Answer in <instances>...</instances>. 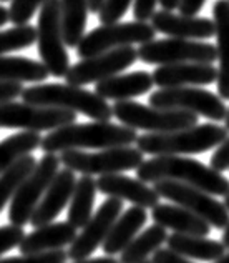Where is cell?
Instances as JSON below:
<instances>
[{"instance_id":"f5cc1de1","label":"cell","mask_w":229,"mask_h":263,"mask_svg":"<svg viewBox=\"0 0 229 263\" xmlns=\"http://www.w3.org/2000/svg\"><path fill=\"white\" fill-rule=\"evenodd\" d=\"M227 2H229V0H227Z\"/></svg>"},{"instance_id":"60d3db41","label":"cell","mask_w":229,"mask_h":263,"mask_svg":"<svg viewBox=\"0 0 229 263\" xmlns=\"http://www.w3.org/2000/svg\"><path fill=\"white\" fill-rule=\"evenodd\" d=\"M206 4V0H181L179 4V13L186 17H196L198 13L203 10V7Z\"/></svg>"},{"instance_id":"4fadbf2b","label":"cell","mask_w":229,"mask_h":263,"mask_svg":"<svg viewBox=\"0 0 229 263\" xmlns=\"http://www.w3.org/2000/svg\"><path fill=\"white\" fill-rule=\"evenodd\" d=\"M76 114L53 107H38L32 103L7 102L0 103V128H22L40 134L44 130H57L72 125Z\"/></svg>"},{"instance_id":"484cf974","label":"cell","mask_w":229,"mask_h":263,"mask_svg":"<svg viewBox=\"0 0 229 263\" xmlns=\"http://www.w3.org/2000/svg\"><path fill=\"white\" fill-rule=\"evenodd\" d=\"M96 180L88 175H81L76 180L73 195L68 209V223L75 228H83L93 217V205L96 195Z\"/></svg>"},{"instance_id":"cb8c5ba5","label":"cell","mask_w":229,"mask_h":263,"mask_svg":"<svg viewBox=\"0 0 229 263\" xmlns=\"http://www.w3.org/2000/svg\"><path fill=\"white\" fill-rule=\"evenodd\" d=\"M147 218L148 213L141 206H131V209L124 210L120 218L115 221L107 240L103 241L101 247L105 255L113 257V255L121 253L135 240L136 233L144 227Z\"/></svg>"},{"instance_id":"f35d334b","label":"cell","mask_w":229,"mask_h":263,"mask_svg":"<svg viewBox=\"0 0 229 263\" xmlns=\"http://www.w3.org/2000/svg\"><path fill=\"white\" fill-rule=\"evenodd\" d=\"M24 85L18 82H0V103L13 102L17 97H22Z\"/></svg>"},{"instance_id":"1f68e13d","label":"cell","mask_w":229,"mask_h":263,"mask_svg":"<svg viewBox=\"0 0 229 263\" xmlns=\"http://www.w3.org/2000/svg\"><path fill=\"white\" fill-rule=\"evenodd\" d=\"M37 42V29L32 25H18L0 30V55L29 48Z\"/></svg>"},{"instance_id":"836d02e7","label":"cell","mask_w":229,"mask_h":263,"mask_svg":"<svg viewBox=\"0 0 229 263\" xmlns=\"http://www.w3.org/2000/svg\"><path fill=\"white\" fill-rule=\"evenodd\" d=\"M131 2L135 0H105L101 10L98 12V18L103 25L118 24L121 17L128 12Z\"/></svg>"},{"instance_id":"7402d4cb","label":"cell","mask_w":229,"mask_h":263,"mask_svg":"<svg viewBox=\"0 0 229 263\" xmlns=\"http://www.w3.org/2000/svg\"><path fill=\"white\" fill-rule=\"evenodd\" d=\"M213 22L216 29V52L219 60L218 68V93L229 100V2L216 0L213 5Z\"/></svg>"},{"instance_id":"52a82bcc","label":"cell","mask_w":229,"mask_h":263,"mask_svg":"<svg viewBox=\"0 0 229 263\" xmlns=\"http://www.w3.org/2000/svg\"><path fill=\"white\" fill-rule=\"evenodd\" d=\"M60 162L65 168L78 172L81 175H112L127 170H136L144 162L143 154L135 147H115L105 148L95 154H87L81 150L61 152Z\"/></svg>"},{"instance_id":"9c48e42d","label":"cell","mask_w":229,"mask_h":263,"mask_svg":"<svg viewBox=\"0 0 229 263\" xmlns=\"http://www.w3.org/2000/svg\"><path fill=\"white\" fill-rule=\"evenodd\" d=\"M60 157H55V154H45V157L37 162L35 170L27 177L15 197L12 198L9 209V220L12 225L24 227L30 223V218L37 210L40 200L44 198L48 186L60 172Z\"/></svg>"},{"instance_id":"d590c367","label":"cell","mask_w":229,"mask_h":263,"mask_svg":"<svg viewBox=\"0 0 229 263\" xmlns=\"http://www.w3.org/2000/svg\"><path fill=\"white\" fill-rule=\"evenodd\" d=\"M25 238V232L22 227L17 225H5L0 227V257L12 248L20 245V241Z\"/></svg>"},{"instance_id":"bcb514c9","label":"cell","mask_w":229,"mask_h":263,"mask_svg":"<svg viewBox=\"0 0 229 263\" xmlns=\"http://www.w3.org/2000/svg\"><path fill=\"white\" fill-rule=\"evenodd\" d=\"M221 243L226 247V250H229V223L226 225L224 228V233H223V240H221Z\"/></svg>"},{"instance_id":"681fc988","label":"cell","mask_w":229,"mask_h":263,"mask_svg":"<svg viewBox=\"0 0 229 263\" xmlns=\"http://www.w3.org/2000/svg\"><path fill=\"white\" fill-rule=\"evenodd\" d=\"M224 205H226V209L229 210V193H227V195L224 197Z\"/></svg>"},{"instance_id":"ab89813d","label":"cell","mask_w":229,"mask_h":263,"mask_svg":"<svg viewBox=\"0 0 229 263\" xmlns=\"http://www.w3.org/2000/svg\"><path fill=\"white\" fill-rule=\"evenodd\" d=\"M151 261L153 263H193L186 257H183V255L170 250V248H159V250H156L153 253Z\"/></svg>"},{"instance_id":"603a6c76","label":"cell","mask_w":229,"mask_h":263,"mask_svg":"<svg viewBox=\"0 0 229 263\" xmlns=\"http://www.w3.org/2000/svg\"><path fill=\"white\" fill-rule=\"evenodd\" d=\"M151 218L156 225L171 228L175 233L194 235V237H207L211 227L190 210L178 205H156L151 212Z\"/></svg>"},{"instance_id":"5b68a950","label":"cell","mask_w":229,"mask_h":263,"mask_svg":"<svg viewBox=\"0 0 229 263\" xmlns=\"http://www.w3.org/2000/svg\"><path fill=\"white\" fill-rule=\"evenodd\" d=\"M113 117L124 127L144 130L148 134H170L198 125V115L183 110H164L124 100L113 105Z\"/></svg>"},{"instance_id":"d6986e66","label":"cell","mask_w":229,"mask_h":263,"mask_svg":"<svg viewBox=\"0 0 229 263\" xmlns=\"http://www.w3.org/2000/svg\"><path fill=\"white\" fill-rule=\"evenodd\" d=\"M159 88L210 85L218 82V68L213 64H176L161 65L151 73Z\"/></svg>"},{"instance_id":"c3c4849f","label":"cell","mask_w":229,"mask_h":263,"mask_svg":"<svg viewBox=\"0 0 229 263\" xmlns=\"http://www.w3.org/2000/svg\"><path fill=\"white\" fill-rule=\"evenodd\" d=\"M224 122H226V130L229 132V108H227V115H226V120Z\"/></svg>"},{"instance_id":"ffe728a7","label":"cell","mask_w":229,"mask_h":263,"mask_svg":"<svg viewBox=\"0 0 229 263\" xmlns=\"http://www.w3.org/2000/svg\"><path fill=\"white\" fill-rule=\"evenodd\" d=\"M76 238V228L68 221H58V223H48L35 228L32 233L25 235L20 241L18 250L22 255L44 253L52 250H60L67 245H72Z\"/></svg>"},{"instance_id":"ba28073f","label":"cell","mask_w":229,"mask_h":263,"mask_svg":"<svg viewBox=\"0 0 229 263\" xmlns=\"http://www.w3.org/2000/svg\"><path fill=\"white\" fill-rule=\"evenodd\" d=\"M156 30L148 22H127L96 27L85 33L76 47V55L83 59L95 57L120 47H133L135 44H148L155 40Z\"/></svg>"},{"instance_id":"7a4b0ae2","label":"cell","mask_w":229,"mask_h":263,"mask_svg":"<svg viewBox=\"0 0 229 263\" xmlns=\"http://www.w3.org/2000/svg\"><path fill=\"white\" fill-rule=\"evenodd\" d=\"M136 130L116 125L112 122H92V123H72V125L52 130L41 138L40 148L45 154H57L67 150L83 148H115L131 147L136 143Z\"/></svg>"},{"instance_id":"ac0fdd59","label":"cell","mask_w":229,"mask_h":263,"mask_svg":"<svg viewBox=\"0 0 229 263\" xmlns=\"http://www.w3.org/2000/svg\"><path fill=\"white\" fill-rule=\"evenodd\" d=\"M75 185H76L75 172L68 168L60 170L57 177L53 178L52 185L45 192L44 198L40 200L37 210L33 212V215L30 218V225L38 228L52 223V220L57 218L64 212L65 206L70 203Z\"/></svg>"},{"instance_id":"83f0119b","label":"cell","mask_w":229,"mask_h":263,"mask_svg":"<svg viewBox=\"0 0 229 263\" xmlns=\"http://www.w3.org/2000/svg\"><path fill=\"white\" fill-rule=\"evenodd\" d=\"M48 70L41 62L27 57H2L0 55V82H45Z\"/></svg>"},{"instance_id":"8d00e7d4","label":"cell","mask_w":229,"mask_h":263,"mask_svg":"<svg viewBox=\"0 0 229 263\" xmlns=\"http://www.w3.org/2000/svg\"><path fill=\"white\" fill-rule=\"evenodd\" d=\"M211 168L219 172V174L224 170H229V137L214 150L211 157Z\"/></svg>"},{"instance_id":"2e32d148","label":"cell","mask_w":229,"mask_h":263,"mask_svg":"<svg viewBox=\"0 0 229 263\" xmlns=\"http://www.w3.org/2000/svg\"><path fill=\"white\" fill-rule=\"evenodd\" d=\"M96 189L110 198H118L121 202L128 200L130 203L141 209H155L159 205V195L153 186L121 174L101 175L96 180Z\"/></svg>"},{"instance_id":"3957f363","label":"cell","mask_w":229,"mask_h":263,"mask_svg":"<svg viewBox=\"0 0 229 263\" xmlns=\"http://www.w3.org/2000/svg\"><path fill=\"white\" fill-rule=\"evenodd\" d=\"M25 103L38 107H53L83 114L95 122H110L113 117V107L95 92L68 84H38L24 90Z\"/></svg>"},{"instance_id":"7c38bea8","label":"cell","mask_w":229,"mask_h":263,"mask_svg":"<svg viewBox=\"0 0 229 263\" xmlns=\"http://www.w3.org/2000/svg\"><path fill=\"white\" fill-rule=\"evenodd\" d=\"M153 189L156 190L159 198H168L175 205L190 210L210 227L224 230L229 223V210L226 205L203 190L179 182H171V180L156 182Z\"/></svg>"},{"instance_id":"f907efd6","label":"cell","mask_w":229,"mask_h":263,"mask_svg":"<svg viewBox=\"0 0 229 263\" xmlns=\"http://www.w3.org/2000/svg\"><path fill=\"white\" fill-rule=\"evenodd\" d=\"M141 263H153L151 260H144V261H141Z\"/></svg>"},{"instance_id":"4dcf8cb0","label":"cell","mask_w":229,"mask_h":263,"mask_svg":"<svg viewBox=\"0 0 229 263\" xmlns=\"http://www.w3.org/2000/svg\"><path fill=\"white\" fill-rule=\"evenodd\" d=\"M35 167H37L35 157L25 155L13 163L10 168H7L4 174H0V212L5 209L9 200L15 197L20 185L35 170Z\"/></svg>"},{"instance_id":"f546056e","label":"cell","mask_w":229,"mask_h":263,"mask_svg":"<svg viewBox=\"0 0 229 263\" xmlns=\"http://www.w3.org/2000/svg\"><path fill=\"white\" fill-rule=\"evenodd\" d=\"M41 145V137L35 132H20L0 142V174L10 168L17 160L30 155Z\"/></svg>"},{"instance_id":"9a60e30c","label":"cell","mask_w":229,"mask_h":263,"mask_svg":"<svg viewBox=\"0 0 229 263\" xmlns=\"http://www.w3.org/2000/svg\"><path fill=\"white\" fill-rule=\"evenodd\" d=\"M123 213V202L118 198H107L100 205V209L93 213L92 220L83 227L80 235H76L73 243L68 248V258L75 261L92 257L93 252L103 245L115 221Z\"/></svg>"},{"instance_id":"ee69618b","label":"cell","mask_w":229,"mask_h":263,"mask_svg":"<svg viewBox=\"0 0 229 263\" xmlns=\"http://www.w3.org/2000/svg\"><path fill=\"white\" fill-rule=\"evenodd\" d=\"M103 4H105V0H88V5H90V12L93 13H98L101 10Z\"/></svg>"},{"instance_id":"44dd1931","label":"cell","mask_w":229,"mask_h":263,"mask_svg":"<svg viewBox=\"0 0 229 263\" xmlns=\"http://www.w3.org/2000/svg\"><path fill=\"white\" fill-rule=\"evenodd\" d=\"M153 84L155 82H153L151 73L136 70L131 73L115 75V77L98 82V84H95V93L105 100L112 99L116 102H124L150 92Z\"/></svg>"},{"instance_id":"74e56055","label":"cell","mask_w":229,"mask_h":263,"mask_svg":"<svg viewBox=\"0 0 229 263\" xmlns=\"http://www.w3.org/2000/svg\"><path fill=\"white\" fill-rule=\"evenodd\" d=\"M158 0H135L133 4V15L138 22H147L156 12Z\"/></svg>"},{"instance_id":"816d5d0a","label":"cell","mask_w":229,"mask_h":263,"mask_svg":"<svg viewBox=\"0 0 229 263\" xmlns=\"http://www.w3.org/2000/svg\"><path fill=\"white\" fill-rule=\"evenodd\" d=\"M0 2H9V0H0Z\"/></svg>"},{"instance_id":"d4e9b609","label":"cell","mask_w":229,"mask_h":263,"mask_svg":"<svg viewBox=\"0 0 229 263\" xmlns=\"http://www.w3.org/2000/svg\"><path fill=\"white\" fill-rule=\"evenodd\" d=\"M168 248L186 258H194L201 261H216L224 255L226 247L218 240L194 235L173 233L168 237Z\"/></svg>"},{"instance_id":"6da1fadb","label":"cell","mask_w":229,"mask_h":263,"mask_svg":"<svg viewBox=\"0 0 229 263\" xmlns=\"http://www.w3.org/2000/svg\"><path fill=\"white\" fill-rule=\"evenodd\" d=\"M136 175L138 180L144 183L171 180V182H179L199 189L213 197H226L229 193V180L223 174L188 157H153L150 160H144L136 168Z\"/></svg>"},{"instance_id":"e575fe53","label":"cell","mask_w":229,"mask_h":263,"mask_svg":"<svg viewBox=\"0 0 229 263\" xmlns=\"http://www.w3.org/2000/svg\"><path fill=\"white\" fill-rule=\"evenodd\" d=\"M67 258H68L67 252L52 250V252H44V253L22 255V257L0 258V263H65Z\"/></svg>"},{"instance_id":"7dc6e473","label":"cell","mask_w":229,"mask_h":263,"mask_svg":"<svg viewBox=\"0 0 229 263\" xmlns=\"http://www.w3.org/2000/svg\"><path fill=\"white\" fill-rule=\"evenodd\" d=\"M214 263H229V252H227V253H224L223 257H221L219 260H216Z\"/></svg>"},{"instance_id":"30bf717a","label":"cell","mask_w":229,"mask_h":263,"mask_svg":"<svg viewBox=\"0 0 229 263\" xmlns=\"http://www.w3.org/2000/svg\"><path fill=\"white\" fill-rule=\"evenodd\" d=\"M138 59L151 65H176V64H213L218 60L216 47L207 42L184 39L151 40L138 48Z\"/></svg>"},{"instance_id":"e0dca14e","label":"cell","mask_w":229,"mask_h":263,"mask_svg":"<svg viewBox=\"0 0 229 263\" xmlns=\"http://www.w3.org/2000/svg\"><path fill=\"white\" fill-rule=\"evenodd\" d=\"M151 25L156 32L170 35L171 39L184 40H207L211 39L216 29L211 18L206 17H186L176 15L168 10L155 12L151 17Z\"/></svg>"},{"instance_id":"5bb4252c","label":"cell","mask_w":229,"mask_h":263,"mask_svg":"<svg viewBox=\"0 0 229 263\" xmlns=\"http://www.w3.org/2000/svg\"><path fill=\"white\" fill-rule=\"evenodd\" d=\"M138 60V50L135 47H120L115 50L83 59L70 67L65 75L68 85L81 87L88 84H98L115 75H120Z\"/></svg>"},{"instance_id":"277c9868","label":"cell","mask_w":229,"mask_h":263,"mask_svg":"<svg viewBox=\"0 0 229 263\" xmlns=\"http://www.w3.org/2000/svg\"><path fill=\"white\" fill-rule=\"evenodd\" d=\"M227 138L226 127L203 123L170 134H147L138 137L136 148L147 155H191L218 148Z\"/></svg>"},{"instance_id":"8fae6325","label":"cell","mask_w":229,"mask_h":263,"mask_svg":"<svg viewBox=\"0 0 229 263\" xmlns=\"http://www.w3.org/2000/svg\"><path fill=\"white\" fill-rule=\"evenodd\" d=\"M150 105L164 110H183L213 122H223L227 115V108L219 95L198 87L159 88L150 95Z\"/></svg>"},{"instance_id":"8992f818","label":"cell","mask_w":229,"mask_h":263,"mask_svg":"<svg viewBox=\"0 0 229 263\" xmlns=\"http://www.w3.org/2000/svg\"><path fill=\"white\" fill-rule=\"evenodd\" d=\"M37 42L41 64L53 77L65 79L70 70V57L65 48L64 29H61L60 0H47L41 5L37 24Z\"/></svg>"},{"instance_id":"7bdbcfd3","label":"cell","mask_w":229,"mask_h":263,"mask_svg":"<svg viewBox=\"0 0 229 263\" xmlns=\"http://www.w3.org/2000/svg\"><path fill=\"white\" fill-rule=\"evenodd\" d=\"M158 4L161 5L163 10H168V12H173L175 9H178L179 4H181V0H158Z\"/></svg>"},{"instance_id":"f6af8a7d","label":"cell","mask_w":229,"mask_h":263,"mask_svg":"<svg viewBox=\"0 0 229 263\" xmlns=\"http://www.w3.org/2000/svg\"><path fill=\"white\" fill-rule=\"evenodd\" d=\"M10 20V12L9 9H5L4 5H0V27H4Z\"/></svg>"},{"instance_id":"d6a6232c","label":"cell","mask_w":229,"mask_h":263,"mask_svg":"<svg viewBox=\"0 0 229 263\" xmlns=\"http://www.w3.org/2000/svg\"><path fill=\"white\" fill-rule=\"evenodd\" d=\"M47 0H12L10 2V22L18 25H27L29 20L35 15V12L41 9Z\"/></svg>"},{"instance_id":"b9f144b4","label":"cell","mask_w":229,"mask_h":263,"mask_svg":"<svg viewBox=\"0 0 229 263\" xmlns=\"http://www.w3.org/2000/svg\"><path fill=\"white\" fill-rule=\"evenodd\" d=\"M75 263H120V260H115L113 257H100V258H85V260H78Z\"/></svg>"},{"instance_id":"f1b7e54d","label":"cell","mask_w":229,"mask_h":263,"mask_svg":"<svg viewBox=\"0 0 229 263\" xmlns=\"http://www.w3.org/2000/svg\"><path fill=\"white\" fill-rule=\"evenodd\" d=\"M168 240L166 228L159 225L148 227L143 233H140L135 240L120 253V263H141L147 260L150 255L161 248V245Z\"/></svg>"},{"instance_id":"4316f807","label":"cell","mask_w":229,"mask_h":263,"mask_svg":"<svg viewBox=\"0 0 229 263\" xmlns=\"http://www.w3.org/2000/svg\"><path fill=\"white\" fill-rule=\"evenodd\" d=\"M61 29L67 47H78L85 37L87 17L90 12L88 0H60Z\"/></svg>"}]
</instances>
